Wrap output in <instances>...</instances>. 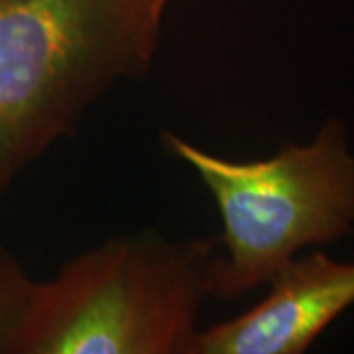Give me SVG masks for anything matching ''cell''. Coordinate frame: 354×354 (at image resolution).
Here are the masks:
<instances>
[{
    "label": "cell",
    "instance_id": "cell-4",
    "mask_svg": "<svg viewBox=\"0 0 354 354\" xmlns=\"http://www.w3.org/2000/svg\"><path fill=\"white\" fill-rule=\"evenodd\" d=\"M270 293L239 317L199 330L193 354H304L354 305V262L297 256Z\"/></svg>",
    "mask_w": 354,
    "mask_h": 354
},
{
    "label": "cell",
    "instance_id": "cell-3",
    "mask_svg": "<svg viewBox=\"0 0 354 354\" xmlns=\"http://www.w3.org/2000/svg\"><path fill=\"white\" fill-rule=\"evenodd\" d=\"M162 146L199 177L221 216L223 252L209 272V299L234 301L258 290L307 246L354 232V156L346 128L330 118L309 144L232 160L171 130Z\"/></svg>",
    "mask_w": 354,
    "mask_h": 354
},
{
    "label": "cell",
    "instance_id": "cell-5",
    "mask_svg": "<svg viewBox=\"0 0 354 354\" xmlns=\"http://www.w3.org/2000/svg\"><path fill=\"white\" fill-rule=\"evenodd\" d=\"M32 286L22 262L0 242V354H14Z\"/></svg>",
    "mask_w": 354,
    "mask_h": 354
},
{
    "label": "cell",
    "instance_id": "cell-1",
    "mask_svg": "<svg viewBox=\"0 0 354 354\" xmlns=\"http://www.w3.org/2000/svg\"><path fill=\"white\" fill-rule=\"evenodd\" d=\"M174 0H0V195L122 83L152 73Z\"/></svg>",
    "mask_w": 354,
    "mask_h": 354
},
{
    "label": "cell",
    "instance_id": "cell-2",
    "mask_svg": "<svg viewBox=\"0 0 354 354\" xmlns=\"http://www.w3.org/2000/svg\"><path fill=\"white\" fill-rule=\"evenodd\" d=\"M215 252L153 227L102 241L34 279L14 354H193Z\"/></svg>",
    "mask_w": 354,
    "mask_h": 354
}]
</instances>
